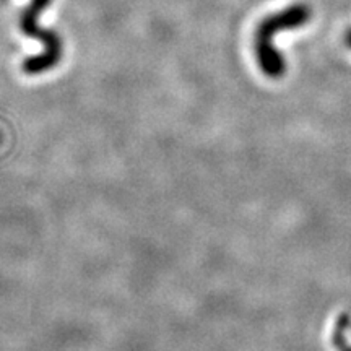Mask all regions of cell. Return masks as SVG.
<instances>
[{
	"label": "cell",
	"mask_w": 351,
	"mask_h": 351,
	"mask_svg": "<svg viewBox=\"0 0 351 351\" xmlns=\"http://www.w3.org/2000/svg\"><path fill=\"white\" fill-rule=\"evenodd\" d=\"M311 19V12L306 5H291L285 10L263 19L256 29L254 49H256L257 64L263 73L269 78L283 77L287 65L282 54L275 47L274 39L278 33L291 32V29L302 28Z\"/></svg>",
	"instance_id": "1"
},
{
	"label": "cell",
	"mask_w": 351,
	"mask_h": 351,
	"mask_svg": "<svg viewBox=\"0 0 351 351\" xmlns=\"http://www.w3.org/2000/svg\"><path fill=\"white\" fill-rule=\"evenodd\" d=\"M51 2L52 0H32L29 7L21 15L20 28L23 34L44 44L43 54L29 57L21 65L23 72L28 75H39V73L47 72V70L54 69L62 59V41H60V38L51 29L41 28L38 21L41 13L51 5Z\"/></svg>",
	"instance_id": "2"
},
{
	"label": "cell",
	"mask_w": 351,
	"mask_h": 351,
	"mask_svg": "<svg viewBox=\"0 0 351 351\" xmlns=\"http://www.w3.org/2000/svg\"><path fill=\"white\" fill-rule=\"evenodd\" d=\"M345 44L351 49V28L348 29V32L345 33Z\"/></svg>",
	"instance_id": "3"
},
{
	"label": "cell",
	"mask_w": 351,
	"mask_h": 351,
	"mask_svg": "<svg viewBox=\"0 0 351 351\" xmlns=\"http://www.w3.org/2000/svg\"><path fill=\"white\" fill-rule=\"evenodd\" d=\"M341 351H351L350 348H341Z\"/></svg>",
	"instance_id": "4"
}]
</instances>
